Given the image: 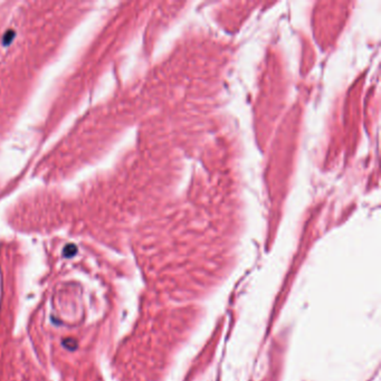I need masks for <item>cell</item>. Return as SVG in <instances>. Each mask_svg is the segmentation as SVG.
<instances>
[{
    "label": "cell",
    "instance_id": "cell-1",
    "mask_svg": "<svg viewBox=\"0 0 381 381\" xmlns=\"http://www.w3.org/2000/svg\"><path fill=\"white\" fill-rule=\"evenodd\" d=\"M15 36H16V34H15V32L14 31H8L5 34V36H3V39H2V43H3V45H9L10 43L13 42V39L15 38Z\"/></svg>",
    "mask_w": 381,
    "mask_h": 381
}]
</instances>
